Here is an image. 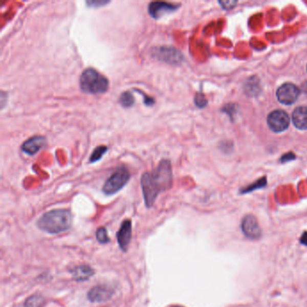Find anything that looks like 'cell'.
Wrapping results in <instances>:
<instances>
[{"mask_svg": "<svg viewBox=\"0 0 307 307\" xmlns=\"http://www.w3.org/2000/svg\"><path fill=\"white\" fill-rule=\"evenodd\" d=\"M97 239L100 244H107L110 240L108 235H107V231L105 227H100L97 231Z\"/></svg>", "mask_w": 307, "mask_h": 307, "instance_id": "18", "label": "cell"}, {"mask_svg": "<svg viewBox=\"0 0 307 307\" xmlns=\"http://www.w3.org/2000/svg\"><path fill=\"white\" fill-rule=\"evenodd\" d=\"M242 230L245 235L253 240L258 239L261 236V229L258 225V220L251 214L246 215L243 219Z\"/></svg>", "mask_w": 307, "mask_h": 307, "instance_id": "9", "label": "cell"}, {"mask_svg": "<svg viewBox=\"0 0 307 307\" xmlns=\"http://www.w3.org/2000/svg\"><path fill=\"white\" fill-rule=\"evenodd\" d=\"M79 86L86 94H104L108 90V79L94 68H87L79 78Z\"/></svg>", "mask_w": 307, "mask_h": 307, "instance_id": "3", "label": "cell"}, {"mask_svg": "<svg viewBox=\"0 0 307 307\" xmlns=\"http://www.w3.org/2000/svg\"><path fill=\"white\" fill-rule=\"evenodd\" d=\"M45 300L39 295H34L27 298L25 303V307H41Z\"/></svg>", "mask_w": 307, "mask_h": 307, "instance_id": "17", "label": "cell"}, {"mask_svg": "<svg viewBox=\"0 0 307 307\" xmlns=\"http://www.w3.org/2000/svg\"><path fill=\"white\" fill-rule=\"evenodd\" d=\"M172 182L171 163L167 159L161 160L157 168L151 172L143 173L141 178V187L148 208L154 206L159 194L172 187Z\"/></svg>", "mask_w": 307, "mask_h": 307, "instance_id": "1", "label": "cell"}, {"mask_svg": "<svg viewBox=\"0 0 307 307\" xmlns=\"http://www.w3.org/2000/svg\"><path fill=\"white\" fill-rule=\"evenodd\" d=\"M293 123L296 125V128L300 130H306L307 129V107L306 106H300L295 109L293 112Z\"/></svg>", "mask_w": 307, "mask_h": 307, "instance_id": "13", "label": "cell"}, {"mask_svg": "<svg viewBox=\"0 0 307 307\" xmlns=\"http://www.w3.org/2000/svg\"><path fill=\"white\" fill-rule=\"evenodd\" d=\"M119 103L124 108H130L135 104V98L134 95L130 91H124L121 94L119 98Z\"/></svg>", "mask_w": 307, "mask_h": 307, "instance_id": "15", "label": "cell"}, {"mask_svg": "<svg viewBox=\"0 0 307 307\" xmlns=\"http://www.w3.org/2000/svg\"><path fill=\"white\" fill-rule=\"evenodd\" d=\"M114 289L108 286H97L87 293V298L92 303H102L110 299L114 295Z\"/></svg>", "mask_w": 307, "mask_h": 307, "instance_id": "10", "label": "cell"}, {"mask_svg": "<svg viewBox=\"0 0 307 307\" xmlns=\"http://www.w3.org/2000/svg\"><path fill=\"white\" fill-rule=\"evenodd\" d=\"M116 238L121 250L123 251H127L131 240V221L130 219H126L122 223Z\"/></svg>", "mask_w": 307, "mask_h": 307, "instance_id": "12", "label": "cell"}, {"mask_svg": "<svg viewBox=\"0 0 307 307\" xmlns=\"http://www.w3.org/2000/svg\"><path fill=\"white\" fill-rule=\"evenodd\" d=\"M72 277L77 281H84L89 279L95 274L93 269L89 265L77 266L72 270Z\"/></svg>", "mask_w": 307, "mask_h": 307, "instance_id": "14", "label": "cell"}, {"mask_svg": "<svg viewBox=\"0 0 307 307\" xmlns=\"http://www.w3.org/2000/svg\"><path fill=\"white\" fill-rule=\"evenodd\" d=\"M46 143L47 141L45 136H41V135L33 136L31 138L27 139L26 142H24L21 145V150L24 154L33 156L38 154L45 146Z\"/></svg>", "mask_w": 307, "mask_h": 307, "instance_id": "11", "label": "cell"}, {"mask_svg": "<svg viewBox=\"0 0 307 307\" xmlns=\"http://www.w3.org/2000/svg\"><path fill=\"white\" fill-rule=\"evenodd\" d=\"M171 307H184V306H180V305H175V306H171Z\"/></svg>", "mask_w": 307, "mask_h": 307, "instance_id": "24", "label": "cell"}, {"mask_svg": "<svg viewBox=\"0 0 307 307\" xmlns=\"http://www.w3.org/2000/svg\"><path fill=\"white\" fill-rule=\"evenodd\" d=\"M150 53L154 59L170 65H180L184 60L182 53L172 46H156L150 50Z\"/></svg>", "mask_w": 307, "mask_h": 307, "instance_id": "5", "label": "cell"}, {"mask_svg": "<svg viewBox=\"0 0 307 307\" xmlns=\"http://www.w3.org/2000/svg\"><path fill=\"white\" fill-rule=\"evenodd\" d=\"M72 215L68 209H54L45 213L37 222V226L41 231L57 234L71 228Z\"/></svg>", "mask_w": 307, "mask_h": 307, "instance_id": "2", "label": "cell"}, {"mask_svg": "<svg viewBox=\"0 0 307 307\" xmlns=\"http://www.w3.org/2000/svg\"><path fill=\"white\" fill-rule=\"evenodd\" d=\"M107 150H108V148H107V146H105V145H100V146L97 147L90 155V163H95V162L100 161L103 156L106 154Z\"/></svg>", "mask_w": 307, "mask_h": 307, "instance_id": "16", "label": "cell"}, {"mask_svg": "<svg viewBox=\"0 0 307 307\" xmlns=\"http://www.w3.org/2000/svg\"><path fill=\"white\" fill-rule=\"evenodd\" d=\"M135 91H137V92H140L142 96H143V103L147 105V106H151V105H154L155 104V99L154 98H151V97H149L147 94L143 93V91H141V90H135Z\"/></svg>", "mask_w": 307, "mask_h": 307, "instance_id": "19", "label": "cell"}, {"mask_svg": "<svg viewBox=\"0 0 307 307\" xmlns=\"http://www.w3.org/2000/svg\"><path fill=\"white\" fill-rule=\"evenodd\" d=\"M268 124L272 131L281 133L288 129L290 124V119L287 113L282 110H276L270 113L268 117Z\"/></svg>", "mask_w": 307, "mask_h": 307, "instance_id": "6", "label": "cell"}, {"mask_svg": "<svg viewBox=\"0 0 307 307\" xmlns=\"http://www.w3.org/2000/svg\"><path fill=\"white\" fill-rule=\"evenodd\" d=\"M299 90L296 85L291 83H286L279 86V89L277 90V99L282 104L291 105L296 101V99L299 97Z\"/></svg>", "mask_w": 307, "mask_h": 307, "instance_id": "8", "label": "cell"}, {"mask_svg": "<svg viewBox=\"0 0 307 307\" xmlns=\"http://www.w3.org/2000/svg\"><path fill=\"white\" fill-rule=\"evenodd\" d=\"M300 242H301V244H304V245H307V232H303V235L301 237V239H300Z\"/></svg>", "mask_w": 307, "mask_h": 307, "instance_id": "23", "label": "cell"}, {"mask_svg": "<svg viewBox=\"0 0 307 307\" xmlns=\"http://www.w3.org/2000/svg\"><path fill=\"white\" fill-rule=\"evenodd\" d=\"M195 105L199 106V107H203V106H205L206 105V100L205 99V98L203 97L202 95H200V94H198L196 96H195Z\"/></svg>", "mask_w": 307, "mask_h": 307, "instance_id": "21", "label": "cell"}, {"mask_svg": "<svg viewBox=\"0 0 307 307\" xmlns=\"http://www.w3.org/2000/svg\"><path fill=\"white\" fill-rule=\"evenodd\" d=\"M8 95L7 93H5V92H2L1 93V108L3 109L5 107V104L7 103V99L5 98V97H7Z\"/></svg>", "mask_w": 307, "mask_h": 307, "instance_id": "22", "label": "cell"}, {"mask_svg": "<svg viewBox=\"0 0 307 307\" xmlns=\"http://www.w3.org/2000/svg\"><path fill=\"white\" fill-rule=\"evenodd\" d=\"M130 178L131 175L127 168L124 166H120L106 180L102 190L105 195H114L117 192L120 191L121 189L128 183Z\"/></svg>", "mask_w": 307, "mask_h": 307, "instance_id": "4", "label": "cell"}, {"mask_svg": "<svg viewBox=\"0 0 307 307\" xmlns=\"http://www.w3.org/2000/svg\"><path fill=\"white\" fill-rule=\"evenodd\" d=\"M179 8H180L179 5L172 4L169 2H162V1H154V2H150L148 6V12L152 18L158 20L165 15H169L173 12L177 11Z\"/></svg>", "mask_w": 307, "mask_h": 307, "instance_id": "7", "label": "cell"}, {"mask_svg": "<svg viewBox=\"0 0 307 307\" xmlns=\"http://www.w3.org/2000/svg\"><path fill=\"white\" fill-rule=\"evenodd\" d=\"M109 3V1H98V0H94V1H87L86 4L89 6V8H99L102 6H105Z\"/></svg>", "mask_w": 307, "mask_h": 307, "instance_id": "20", "label": "cell"}]
</instances>
